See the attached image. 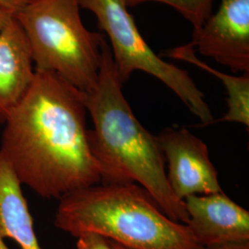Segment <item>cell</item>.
Segmentation results:
<instances>
[{
  "instance_id": "1",
  "label": "cell",
  "mask_w": 249,
  "mask_h": 249,
  "mask_svg": "<svg viewBox=\"0 0 249 249\" xmlns=\"http://www.w3.org/2000/svg\"><path fill=\"white\" fill-rule=\"evenodd\" d=\"M86 93L56 73L36 71L4 124L0 154L20 183L45 198L101 182L89 141Z\"/></svg>"
},
{
  "instance_id": "2",
  "label": "cell",
  "mask_w": 249,
  "mask_h": 249,
  "mask_svg": "<svg viewBox=\"0 0 249 249\" xmlns=\"http://www.w3.org/2000/svg\"><path fill=\"white\" fill-rule=\"evenodd\" d=\"M122 85L106 41L96 86L86 93L87 111L93 122V128L89 129V145L98 163L100 183L137 184L170 219L187 224L186 207L170 187L157 137L137 119Z\"/></svg>"
},
{
  "instance_id": "3",
  "label": "cell",
  "mask_w": 249,
  "mask_h": 249,
  "mask_svg": "<svg viewBox=\"0 0 249 249\" xmlns=\"http://www.w3.org/2000/svg\"><path fill=\"white\" fill-rule=\"evenodd\" d=\"M53 223L80 236L96 232L129 249H202L187 224L170 219L143 187L102 184L59 198Z\"/></svg>"
},
{
  "instance_id": "4",
  "label": "cell",
  "mask_w": 249,
  "mask_h": 249,
  "mask_svg": "<svg viewBox=\"0 0 249 249\" xmlns=\"http://www.w3.org/2000/svg\"><path fill=\"white\" fill-rule=\"evenodd\" d=\"M79 0H36L14 14L31 48L36 71L56 73L89 93L95 88L107 41L89 31Z\"/></svg>"
},
{
  "instance_id": "5",
  "label": "cell",
  "mask_w": 249,
  "mask_h": 249,
  "mask_svg": "<svg viewBox=\"0 0 249 249\" xmlns=\"http://www.w3.org/2000/svg\"><path fill=\"white\" fill-rule=\"evenodd\" d=\"M80 9L93 13L101 33L109 39L116 73L123 84L135 71L150 74L161 81L200 120L215 122L204 94L188 72L161 59L141 35L124 0H79Z\"/></svg>"
},
{
  "instance_id": "6",
  "label": "cell",
  "mask_w": 249,
  "mask_h": 249,
  "mask_svg": "<svg viewBox=\"0 0 249 249\" xmlns=\"http://www.w3.org/2000/svg\"><path fill=\"white\" fill-rule=\"evenodd\" d=\"M157 137L168 164L167 180L180 200L223 192L217 170L202 140L187 128H164Z\"/></svg>"
},
{
  "instance_id": "7",
  "label": "cell",
  "mask_w": 249,
  "mask_h": 249,
  "mask_svg": "<svg viewBox=\"0 0 249 249\" xmlns=\"http://www.w3.org/2000/svg\"><path fill=\"white\" fill-rule=\"evenodd\" d=\"M190 45L234 73H249V0H221Z\"/></svg>"
},
{
  "instance_id": "8",
  "label": "cell",
  "mask_w": 249,
  "mask_h": 249,
  "mask_svg": "<svg viewBox=\"0 0 249 249\" xmlns=\"http://www.w3.org/2000/svg\"><path fill=\"white\" fill-rule=\"evenodd\" d=\"M187 225L202 247L249 242V213L223 192L186 197Z\"/></svg>"
},
{
  "instance_id": "9",
  "label": "cell",
  "mask_w": 249,
  "mask_h": 249,
  "mask_svg": "<svg viewBox=\"0 0 249 249\" xmlns=\"http://www.w3.org/2000/svg\"><path fill=\"white\" fill-rule=\"evenodd\" d=\"M36 75L26 36L15 17L0 31V124L30 89Z\"/></svg>"
},
{
  "instance_id": "10",
  "label": "cell",
  "mask_w": 249,
  "mask_h": 249,
  "mask_svg": "<svg viewBox=\"0 0 249 249\" xmlns=\"http://www.w3.org/2000/svg\"><path fill=\"white\" fill-rule=\"evenodd\" d=\"M21 186L14 170L0 154V236L15 241L20 249H42Z\"/></svg>"
},
{
  "instance_id": "11",
  "label": "cell",
  "mask_w": 249,
  "mask_h": 249,
  "mask_svg": "<svg viewBox=\"0 0 249 249\" xmlns=\"http://www.w3.org/2000/svg\"><path fill=\"white\" fill-rule=\"evenodd\" d=\"M164 54L171 58L192 64L221 80L227 91L228 109L220 121L239 123L249 128V73L233 76L215 70L196 56V50L190 43L170 49Z\"/></svg>"
},
{
  "instance_id": "12",
  "label": "cell",
  "mask_w": 249,
  "mask_h": 249,
  "mask_svg": "<svg viewBox=\"0 0 249 249\" xmlns=\"http://www.w3.org/2000/svg\"><path fill=\"white\" fill-rule=\"evenodd\" d=\"M147 2H159L174 8L193 26L194 31H196L213 14L214 0H124L127 8L137 7Z\"/></svg>"
},
{
  "instance_id": "13",
  "label": "cell",
  "mask_w": 249,
  "mask_h": 249,
  "mask_svg": "<svg viewBox=\"0 0 249 249\" xmlns=\"http://www.w3.org/2000/svg\"><path fill=\"white\" fill-rule=\"evenodd\" d=\"M77 239L76 249H114L107 238L96 232H83Z\"/></svg>"
},
{
  "instance_id": "14",
  "label": "cell",
  "mask_w": 249,
  "mask_h": 249,
  "mask_svg": "<svg viewBox=\"0 0 249 249\" xmlns=\"http://www.w3.org/2000/svg\"><path fill=\"white\" fill-rule=\"evenodd\" d=\"M36 0H0V7L8 9L13 14L17 13L20 9H24Z\"/></svg>"
},
{
  "instance_id": "15",
  "label": "cell",
  "mask_w": 249,
  "mask_h": 249,
  "mask_svg": "<svg viewBox=\"0 0 249 249\" xmlns=\"http://www.w3.org/2000/svg\"><path fill=\"white\" fill-rule=\"evenodd\" d=\"M202 249H249V242L226 243V244L205 247Z\"/></svg>"
},
{
  "instance_id": "16",
  "label": "cell",
  "mask_w": 249,
  "mask_h": 249,
  "mask_svg": "<svg viewBox=\"0 0 249 249\" xmlns=\"http://www.w3.org/2000/svg\"><path fill=\"white\" fill-rule=\"evenodd\" d=\"M13 17H14V14L11 11L0 7V31H2L8 25V23Z\"/></svg>"
},
{
  "instance_id": "17",
  "label": "cell",
  "mask_w": 249,
  "mask_h": 249,
  "mask_svg": "<svg viewBox=\"0 0 249 249\" xmlns=\"http://www.w3.org/2000/svg\"><path fill=\"white\" fill-rule=\"evenodd\" d=\"M109 240V239H108ZM110 242V245H111V247L113 248L114 249H127V248H124L123 246H121V245H119V244H117L116 242H114V241L109 240Z\"/></svg>"
},
{
  "instance_id": "18",
  "label": "cell",
  "mask_w": 249,
  "mask_h": 249,
  "mask_svg": "<svg viewBox=\"0 0 249 249\" xmlns=\"http://www.w3.org/2000/svg\"><path fill=\"white\" fill-rule=\"evenodd\" d=\"M0 249H9L7 245L5 244V242L3 240V238L0 236Z\"/></svg>"
}]
</instances>
